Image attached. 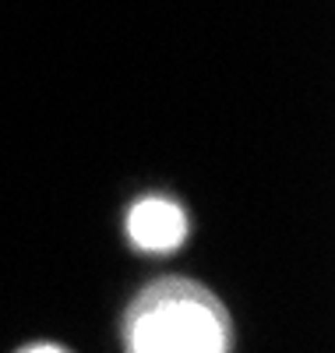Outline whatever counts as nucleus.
Returning a JSON list of instances; mask_svg holds the SVG:
<instances>
[{"label":"nucleus","mask_w":335,"mask_h":353,"mask_svg":"<svg viewBox=\"0 0 335 353\" xmlns=\"http://www.w3.org/2000/svg\"><path fill=\"white\" fill-rule=\"evenodd\" d=\"M120 346L128 353H226L233 318L205 283L163 276L145 283L120 314Z\"/></svg>","instance_id":"nucleus-1"},{"label":"nucleus","mask_w":335,"mask_h":353,"mask_svg":"<svg viewBox=\"0 0 335 353\" xmlns=\"http://www.w3.org/2000/svg\"><path fill=\"white\" fill-rule=\"evenodd\" d=\"M124 233H128V244L138 254L166 258L187 244L191 216L173 194L152 191V194H141L131 201V209L124 216Z\"/></svg>","instance_id":"nucleus-2"},{"label":"nucleus","mask_w":335,"mask_h":353,"mask_svg":"<svg viewBox=\"0 0 335 353\" xmlns=\"http://www.w3.org/2000/svg\"><path fill=\"white\" fill-rule=\"evenodd\" d=\"M18 350H21V353H68L71 346L57 343V339H32V343H21Z\"/></svg>","instance_id":"nucleus-3"}]
</instances>
